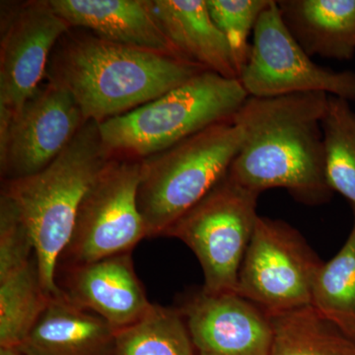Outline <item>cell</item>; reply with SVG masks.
Wrapping results in <instances>:
<instances>
[{"instance_id":"6da1fadb","label":"cell","mask_w":355,"mask_h":355,"mask_svg":"<svg viewBox=\"0 0 355 355\" xmlns=\"http://www.w3.org/2000/svg\"><path fill=\"white\" fill-rule=\"evenodd\" d=\"M328 99L323 92L248 97L232 119L241 146L228 176L259 195L284 189L303 205L330 202L322 127Z\"/></svg>"},{"instance_id":"7a4b0ae2","label":"cell","mask_w":355,"mask_h":355,"mask_svg":"<svg viewBox=\"0 0 355 355\" xmlns=\"http://www.w3.org/2000/svg\"><path fill=\"white\" fill-rule=\"evenodd\" d=\"M74 29L55 44L46 76L73 96L86 121L101 123L128 113L205 70L183 58Z\"/></svg>"},{"instance_id":"3957f363","label":"cell","mask_w":355,"mask_h":355,"mask_svg":"<svg viewBox=\"0 0 355 355\" xmlns=\"http://www.w3.org/2000/svg\"><path fill=\"white\" fill-rule=\"evenodd\" d=\"M114 155L103 141L99 123L86 121L43 171L4 182L1 193L12 200L31 232L42 284L51 296L64 292L57 284L58 266L71 239L80 203Z\"/></svg>"},{"instance_id":"277c9868","label":"cell","mask_w":355,"mask_h":355,"mask_svg":"<svg viewBox=\"0 0 355 355\" xmlns=\"http://www.w3.org/2000/svg\"><path fill=\"white\" fill-rule=\"evenodd\" d=\"M248 97L238 79L203 70L157 99L99 123L100 132L114 154L146 158L232 121Z\"/></svg>"},{"instance_id":"5b68a950","label":"cell","mask_w":355,"mask_h":355,"mask_svg":"<svg viewBox=\"0 0 355 355\" xmlns=\"http://www.w3.org/2000/svg\"><path fill=\"white\" fill-rule=\"evenodd\" d=\"M241 146L232 121H222L141 159L137 205L147 237L164 235L227 174Z\"/></svg>"},{"instance_id":"8992f818","label":"cell","mask_w":355,"mask_h":355,"mask_svg":"<svg viewBox=\"0 0 355 355\" xmlns=\"http://www.w3.org/2000/svg\"><path fill=\"white\" fill-rule=\"evenodd\" d=\"M259 197L226 174L163 235L181 240L196 254L202 268L205 291H236L243 259L258 220Z\"/></svg>"},{"instance_id":"52a82bcc","label":"cell","mask_w":355,"mask_h":355,"mask_svg":"<svg viewBox=\"0 0 355 355\" xmlns=\"http://www.w3.org/2000/svg\"><path fill=\"white\" fill-rule=\"evenodd\" d=\"M141 159L114 155L91 184L60 259L69 268L130 253L147 230L137 205ZM58 263V265H60Z\"/></svg>"},{"instance_id":"ba28073f","label":"cell","mask_w":355,"mask_h":355,"mask_svg":"<svg viewBox=\"0 0 355 355\" xmlns=\"http://www.w3.org/2000/svg\"><path fill=\"white\" fill-rule=\"evenodd\" d=\"M297 229L259 216L238 275L237 292L268 316L311 305L323 265Z\"/></svg>"},{"instance_id":"9c48e42d","label":"cell","mask_w":355,"mask_h":355,"mask_svg":"<svg viewBox=\"0 0 355 355\" xmlns=\"http://www.w3.org/2000/svg\"><path fill=\"white\" fill-rule=\"evenodd\" d=\"M252 39L238 78L249 97L323 92L355 102V72L316 64L287 30L275 0L259 18Z\"/></svg>"},{"instance_id":"30bf717a","label":"cell","mask_w":355,"mask_h":355,"mask_svg":"<svg viewBox=\"0 0 355 355\" xmlns=\"http://www.w3.org/2000/svg\"><path fill=\"white\" fill-rule=\"evenodd\" d=\"M1 7L0 135L41 85L55 44L71 28L46 0Z\"/></svg>"},{"instance_id":"8fae6325","label":"cell","mask_w":355,"mask_h":355,"mask_svg":"<svg viewBox=\"0 0 355 355\" xmlns=\"http://www.w3.org/2000/svg\"><path fill=\"white\" fill-rule=\"evenodd\" d=\"M85 121L69 91L51 81L42 83L0 135L4 181L43 171L67 148Z\"/></svg>"},{"instance_id":"7c38bea8","label":"cell","mask_w":355,"mask_h":355,"mask_svg":"<svg viewBox=\"0 0 355 355\" xmlns=\"http://www.w3.org/2000/svg\"><path fill=\"white\" fill-rule=\"evenodd\" d=\"M179 310L197 355H270V316L236 291L202 288Z\"/></svg>"},{"instance_id":"4fadbf2b","label":"cell","mask_w":355,"mask_h":355,"mask_svg":"<svg viewBox=\"0 0 355 355\" xmlns=\"http://www.w3.org/2000/svg\"><path fill=\"white\" fill-rule=\"evenodd\" d=\"M62 291L116 330L137 323L153 306L135 272L130 253L69 268L67 287Z\"/></svg>"},{"instance_id":"5bb4252c","label":"cell","mask_w":355,"mask_h":355,"mask_svg":"<svg viewBox=\"0 0 355 355\" xmlns=\"http://www.w3.org/2000/svg\"><path fill=\"white\" fill-rule=\"evenodd\" d=\"M46 1L71 28L123 46L183 58L159 25L151 10L150 0Z\"/></svg>"},{"instance_id":"9a60e30c","label":"cell","mask_w":355,"mask_h":355,"mask_svg":"<svg viewBox=\"0 0 355 355\" xmlns=\"http://www.w3.org/2000/svg\"><path fill=\"white\" fill-rule=\"evenodd\" d=\"M116 331L62 292L51 298L17 349L23 355H112Z\"/></svg>"},{"instance_id":"2e32d148","label":"cell","mask_w":355,"mask_h":355,"mask_svg":"<svg viewBox=\"0 0 355 355\" xmlns=\"http://www.w3.org/2000/svg\"><path fill=\"white\" fill-rule=\"evenodd\" d=\"M151 10L184 60L238 79L230 49L210 16L207 0H150Z\"/></svg>"},{"instance_id":"e0dca14e","label":"cell","mask_w":355,"mask_h":355,"mask_svg":"<svg viewBox=\"0 0 355 355\" xmlns=\"http://www.w3.org/2000/svg\"><path fill=\"white\" fill-rule=\"evenodd\" d=\"M282 21L311 58L352 60L355 55V0H279Z\"/></svg>"},{"instance_id":"ac0fdd59","label":"cell","mask_w":355,"mask_h":355,"mask_svg":"<svg viewBox=\"0 0 355 355\" xmlns=\"http://www.w3.org/2000/svg\"><path fill=\"white\" fill-rule=\"evenodd\" d=\"M270 355H355V343L313 306L270 316Z\"/></svg>"},{"instance_id":"d6986e66","label":"cell","mask_w":355,"mask_h":355,"mask_svg":"<svg viewBox=\"0 0 355 355\" xmlns=\"http://www.w3.org/2000/svg\"><path fill=\"white\" fill-rule=\"evenodd\" d=\"M311 306L355 343V214L345 244L318 270Z\"/></svg>"},{"instance_id":"ffe728a7","label":"cell","mask_w":355,"mask_h":355,"mask_svg":"<svg viewBox=\"0 0 355 355\" xmlns=\"http://www.w3.org/2000/svg\"><path fill=\"white\" fill-rule=\"evenodd\" d=\"M36 258L0 280V347H18L31 333L50 302Z\"/></svg>"},{"instance_id":"44dd1931","label":"cell","mask_w":355,"mask_h":355,"mask_svg":"<svg viewBox=\"0 0 355 355\" xmlns=\"http://www.w3.org/2000/svg\"><path fill=\"white\" fill-rule=\"evenodd\" d=\"M112 355H197L179 309L154 305L137 323L116 331Z\"/></svg>"},{"instance_id":"7402d4cb","label":"cell","mask_w":355,"mask_h":355,"mask_svg":"<svg viewBox=\"0 0 355 355\" xmlns=\"http://www.w3.org/2000/svg\"><path fill=\"white\" fill-rule=\"evenodd\" d=\"M327 182L340 193L355 214V112L350 102L329 95L322 121Z\"/></svg>"},{"instance_id":"603a6c76","label":"cell","mask_w":355,"mask_h":355,"mask_svg":"<svg viewBox=\"0 0 355 355\" xmlns=\"http://www.w3.org/2000/svg\"><path fill=\"white\" fill-rule=\"evenodd\" d=\"M272 0H207L212 20L227 41L238 78L251 51L254 28Z\"/></svg>"},{"instance_id":"cb8c5ba5","label":"cell","mask_w":355,"mask_h":355,"mask_svg":"<svg viewBox=\"0 0 355 355\" xmlns=\"http://www.w3.org/2000/svg\"><path fill=\"white\" fill-rule=\"evenodd\" d=\"M35 257V245L17 207L0 197V280L24 268Z\"/></svg>"},{"instance_id":"d4e9b609","label":"cell","mask_w":355,"mask_h":355,"mask_svg":"<svg viewBox=\"0 0 355 355\" xmlns=\"http://www.w3.org/2000/svg\"><path fill=\"white\" fill-rule=\"evenodd\" d=\"M0 355H23L17 347H0Z\"/></svg>"}]
</instances>
